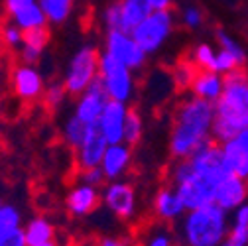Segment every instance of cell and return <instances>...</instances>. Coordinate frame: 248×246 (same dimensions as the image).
I'll return each mask as SVG.
<instances>
[{
    "instance_id": "cell-1",
    "label": "cell",
    "mask_w": 248,
    "mask_h": 246,
    "mask_svg": "<svg viewBox=\"0 0 248 246\" xmlns=\"http://www.w3.org/2000/svg\"><path fill=\"white\" fill-rule=\"evenodd\" d=\"M215 103L199 97H185L175 107L170 130V154L175 160H187L205 144L213 142Z\"/></svg>"
},
{
    "instance_id": "cell-2",
    "label": "cell",
    "mask_w": 248,
    "mask_h": 246,
    "mask_svg": "<svg viewBox=\"0 0 248 246\" xmlns=\"http://www.w3.org/2000/svg\"><path fill=\"white\" fill-rule=\"evenodd\" d=\"M248 128V75L238 69L225 75V91L215 103L213 140L227 142Z\"/></svg>"
},
{
    "instance_id": "cell-3",
    "label": "cell",
    "mask_w": 248,
    "mask_h": 246,
    "mask_svg": "<svg viewBox=\"0 0 248 246\" xmlns=\"http://www.w3.org/2000/svg\"><path fill=\"white\" fill-rule=\"evenodd\" d=\"M231 229V213L209 203L181 217L179 236L187 246H221Z\"/></svg>"
},
{
    "instance_id": "cell-4",
    "label": "cell",
    "mask_w": 248,
    "mask_h": 246,
    "mask_svg": "<svg viewBox=\"0 0 248 246\" xmlns=\"http://www.w3.org/2000/svg\"><path fill=\"white\" fill-rule=\"evenodd\" d=\"M168 177L187 211L213 203L217 187L193 173L189 160H175V164H171L168 171Z\"/></svg>"
},
{
    "instance_id": "cell-5",
    "label": "cell",
    "mask_w": 248,
    "mask_h": 246,
    "mask_svg": "<svg viewBox=\"0 0 248 246\" xmlns=\"http://www.w3.org/2000/svg\"><path fill=\"white\" fill-rule=\"evenodd\" d=\"M99 63H101V53L91 44L81 46L73 53V57L67 63L65 75H63V85L67 89L69 97L77 99L83 91L99 77Z\"/></svg>"
},
{
    "instance_id": "cell-6",
    "label": "cell",
    "mask_w": 248,
    "mask_h": 246,
    "mask_svg": "<svg viewBox=\"0 0 248 246\" xmlns=\"http://www.w3.org/2000/svg\"><path fill=\"white\" fill-rule=\"evenodd\" d=\"M173 28H175V16H173L171 8L152 10L138 26H134L130 30V34L142 46V49L148 55H152V53L160 51L168 44V40L173 34Z\"/></svg>"
},
{
    "instance_id": "cell-7",
    "label": "cell",
    "mask_w": 248,
    "mask_h": 246,
    "mask_svg": "<svg viewBox=\"0 0 248 246\" xmlns=\"http://www.w3.org/2000/svg\"><path fill=\"white\" fill-rule=\"evenodd\" d=\"M99 79L103 81L107 93L112 101H120L130 105L136 95V79L134 71L120 63L118 59L108 55L107 51L101 53V63H99Z\"/></svg>"
},
{
    "instance_id": "cell-8",
    "label": "cell",
    "mask_w": 248,
    "mask_h": 246,
    "mask_svg": "<svg viewBox=\"0 0 248 246\" xmlns=\"http://www.w3.org/2000/svg\"><path fill=\"white\" fill-rule=\"evenodd\" d=\"M103 205L120 221H132L138 215V195L130 181H107L103 187Z\"/></svg>"
},
{
    "instance_id": "cell-9",
    "label": "cell",
    "mask_w": 248,
    "mask_h": 246,
    "mask_svg": "<svg viewBox=\"0 0 248 246\" xmlns=\"http://www.w3.org/2000/svg\"><path fill=\"white\" fill-rule=\"evenodd\" d=\"M189 160V166L193 169V173L201 179H205L211 185H219L225 175H229V169L225 166L223 160V152H221V144L219 142H209L205 144L201 150H197Z\"/></svg>"
},
{
    "instance_id": "cell-10",
    "label": "cell",
    "mask_w": 248,
    "mask_h": 246,
    "mask_svg": "<svg viewBox=\"0 0 248 246\" xmlns=\"http://www.w3.org/2000/svg\"><path fill=\"white\" fill-rule=\"evenodd\" d=\"M105 51L118 59L120 63L130 67L132 71H140L148 61V53L142 49V46L134 40L130 32H107Z\"/></svg>"
},
{
    "instance_id": "cell-11",
    "label": "cell",
    "mask_w": 248,
    "mask_h": 246,
    "mask_svg": "<svg viewBox=\"0 0 248 246\" xmlns=\"http://www.w3.org/2000/svg\"><path fill=\"white\" fill-rule=\"evenodd\" d=\"M10 87H12V93L20 101L34 103L44 97V91L47 85L36 65L22 63L20 61V65H14L10 71Z\"/></svg>"
},
{
    "instance_id": "cell-12",
    "label": "cell",
    "mask_w": 248,
    "mask_h": 246,
    "mask_svg": "<svg viewBox=\"0 0 248 246\" xmlns=\"http://www.w3.org/2000/svg\"><path fill=\"white\" fill-rule=\"evenodd\" d=\"M108 101H110V97L107 93V89H105L103 81L97 77L77 97L73 112L85 122V124L95 126L99 122V118H101V114H103V110H105V107L108 105Z\"/></svg>"
},
{
    "instance_id": "cell-13",
    "label": "cell",
    "mask_w": 248,
    "mask_h": 246,
    "mask_svg": "<svg viewBox=\"0 0 248 246\" xmlns=\"http://www.w3.org/2000/svg\"><path fill=\"white\" fill-rule=\"evenodd\" d=\"M108 148V140L105 138V134L99 130V126H89L87 136L83 138L81 146L75 152V166L77 169H87V168H99L105 152Z\"/></svg>"
},
{
    "instance_id": "cell-14",
    "label": "cell",
    "mask_w": 248,
    "mask_h": 246,
    "mask_svg": "<svg viewBox=\"0 0 248 246\" xmlns=\"http://www.w3.org/2000/svg\"><path fill=\"white\" fill-rule=\"evenodd\" d=\"M101 203H103V193L99 191V187L89 185V183H81V181L69 189L65 197V207L69 215L77 219L93 215Z\"/></svg>"
},
{
    "instance_id": "cell-15",
    "label": "cell",
    "mask_w": 248,
    "mask_h": 246,
    "mask_svg": "<svg viewBox=\"0 0 248 246\" xmlns=\"http://www.w3.org/2000/svg\"><path fill=\"white\" fill-rule=\"evenodd\" d=\"M215 205H219L227 213H232L240 205L248 203V179H242L234 173L223 177V181L215 189Z\"/></svg>"
},
{
    "instance_id": "cell-16",
    "label": "cell",
    "mask_w": 248,
    "mask_h": 246,
    "mask_svg": "<svg viewBox=\"0 0 248 246\" xmlns=\"http://www.w3.org/2000/svg\"><path fill=\"white\" fill-rule=\"evenodd\" d=\"M221 152L229 173L248 179V128L238 132L234 138L221 142Z\"/></svg>"
},
{
    "instance_id": "cell-17",
    "label": "cell",
    "mask_w": 248,
    "mask_h": 246,
    "mask_svg": "<svg viewBox=\"0 0 248 246\" xmlns=\"http://www.w3.org/2000/svg\"><path fill=\"white\" fill-rule=\"evenodd\" d=\"M128 105L120 101H108L105 107L97 126L108 140V144H118L124 142V126H126V116H128Z\"/></svg>"
},
{
    "instance_id": "cell-18",
    "label": "cell",
    "mask_w": 248,
    "mask_h": 246,
    "mask_svg": "<svg viewBox=\"0 0 248 246\" xmlns=\"http://www.w3.org/2000/svg\"><path fill=\"white\" fill-rule=\"evenodd\" d=\"M152 213L154 217L158 221H164V223H175V221H181V217L187 209H185L179 193L175 191V187L171 185H164L156 191L152 199Z\"/></svg>"
},
{
    "instance_id": "cell-19",
    "label": "cell",
    "mask_w": 248,
    "mask_h": 246,
    "mask_svg": "<svg viewBox=\"0 0 248 246\" xmlns=\"http://www.w3.org/2000/svg\"><path fill=\"white\" fill-rule=\"evenodd\" d=\"M132 146L126 142H118V144H108L105 158L101 162V169L107 177V181H116L122 179L132 168Z\"/></svg>"
},
{
    "instance_id": "cell-20",
    "label": "cell",
    "mask_w": 248,
    "mask_h": 246,
    "mask_svg": "<svg viewBox=\"0 0 248 246\" xmlns=\"http://www.w3.org/2000/svg\"><path fill=\"white\" fill-rule=\"evenodd\" d=\"M189 91L193 97H199L209 103H217L225 91V75L211 69H199Z\"/></svg>"
},
{
    "instance_id": "cell-21",
    "label": "cell",
    "mask_w": 248,
    "mask_h": 246,
    "mask_svg": "<svg viewBox=\"0 0 248 246\" xmlns=\"http://www.w3.org/2000/svg\"><path fill=\"white\" fill-rule=\"evenodd\" d=\"M49 30L47 28H38V30H30V32L24 34V42L18 47L20 51V61L22 63H30L36 65L42 59L47 44H49Z\"/></svg>"
},
{
    "instance_id": "cell-22",
    "label": "cell",
    "mask_w": 248,
    "mask_h": 246,
    "mask_svg": "<svg viewBox=\"0 0 248 246\" xmlns=\"http://www.w3.org/2000/svg\"><path fill=\"white\" fill-rule=\"evenodd\" d=\"M221 246H248V203L231 213V229Z\"/></svg>"
},
{
    "instance_id": "cell-23",
    "label": "cell",
    "mask_w": 248,
    "mask_h": 246,
    "mask_svg": "<svg viewBox=\"0 0 248 246\" xmlns=\"http://www.w3.org/2000/svg\"><path fill=\"white\" fill-rule=\"evenodd\" d=\"M10 20L14 24H18L24 30V32H30V30H38V28H47V24H49L47 22V16H46V12H44V8H42L40 2L14 12L10 16Z\"/></svg>"
},
{
    "instance_id": "cell-24",
    "label": "cell",
    "mask_w": 248,
    "mask_h": 246,
    "mask_svg": "<svg viewBox=\"0 0 248 246\" xmlns=\"http://www.w3.org/2000/svg\"><path fill=\"white\" fill-rule=\"evenodd\" d=\"M24 232H26L28 244H38V242L55 240V227L46 217H34V219H30L24 225Z\"/></svg>"
},
{
    "instance_id": "cell-25",
    "label": "cell",
    "mask_w": 248,
    "mask_h": 246,
    "mask_svg": "<svg viewBox=\"0 0 248 246\" xmlns=\"http://www.w3.org/2000/svg\"><path fill=\"white\" fill-rule=\"evenodd\" d=\"M173 244L175 238L170 229V223L164 221L150 225L140 236V246H173Z\"/></svg>"
},
{
    "instance_id": "cell-26",
    "label": "cell",
    "mask_w": 248,
    "mask_h": 246,
    "mask_svg": "<svg viewBox=\"0 0 248 246\" xmlns=\"http://www.w3.org/2000/svg\"><path fill=\"white\" fill-rule=\"evenodd\" d=\"M87 130H89V124H85V122L73 112L71 116L65 118L63 126H61V138H63V142L71 150H77L81 146L83 138L87 136Z\"/></svg>"
},
{
    "instance_id": "cell-27",
    "label": "cell",
    "mask_w": 248,
    "mask_h": 246,
    "mask_svg": "<svg viewBox=\"0 0 248 246\" xmlns=\"http://www.w3.org/2000/svg\"><path fill=\"white\" fill-rule=\"evenodd\" d=\"M40 4L47 16V22L53 26H59L69 20L75 0H40Z\"/></svg>"
},
{
    "instance_id": "cell-28",
    "label": "cell",
    "mask_w": 248,
    "mask_h": 246,
    "mask_svg": "<svg viewBox=\"0 0 248 246\" xmlns=\"http://www.w3.org/2000/svg\"><path fill=\"white\" fill-rule=\"evenodd\" d=\"M120 4H122L124 22H126L128 30H132L134 26H138L154 10L148 0H120Z\"/></svg>"
},
{
    "instance_id": "cell-29",
    "label": "cell",
    "mask_w": 248,
    "mask_h": 246,
    "mask_svg": "<svg viewBox=\"0 0 248 246\" xmlns=\"http://www.w3.org/2000/svg\"><path fill=\"white\" fill-rule=\"evenodd\" d=\"M199 67L193 63V61L187 57V59H181L175 63L173 71H171V81L177 89H191V83L197 75Z\"/></svg>"
},
{
    "instance_id": "cell-30",
    "label": "cell",
    "mask_w": 248,
    "mask_h": 246,
    "mask_svg": "<svg viewBox=\"0 0 248 246\" xmlns=\"http://www.w3.org/2000/svg\"><path fill=\"white\" fill-rule=\"evenodd\" d=\"M103 26L107 32H130L126 22H124V14H122V4L120 0L110 2L105 10H103Z\"/></svg>"
},
{
    "instance_id": "cell-31",
    "label": "cell",
    "mask_w": 248,
    "mask_h": 246,
    "mask_svg": "<svg viewBox=\"0 0 248 246\" xmlns=\"http://www.w3.org/2000/svg\"><path fill=\"white\" fill-rule=\"evenodd\" d=\"M189 59L199 67V69H211L215 71V63H217V47L203 42L197 44L191 51H189Z\"/></svg>"
},
{
    "instance_id": "cell-32",
    "label": "cell",
    "mask_w": 248,
    "mask_h": 246,
    "mask_svg": "<svg viewBox=\"0 0 248 246\" xmlns=\"http://www.w3.org/2000/svg\"><path fill=\"white\" fill-rule=\"evenodd\" d=\"M144 136V118L140 114V110L136 108H128V116H126V126H124V142L136 146Z\"/></svg>"
},
{
    "instance_id": "cell-33",
    "label": "cell",
    "mask_w": 248,
    "mask_h": 246,
    "mask_svg": "<svg viewBox=\"0 0 248 246\" xmlns=\"http://www.w3.org/2000/svg\"><path fill=\"white\" fill-rule=\"evenodd\" d=\"M67 95H69V93H67L63 81H61V83H49V85L46 87V91H44L42 101H44L46 108L55 110V108H59L61 105L65 103V97H67Z\"/></svg>"
},
{
    "instance_id": "cell-34",
    "label": "cell",
    "mask_w": 248,
    "mask_h": 246,
    "mask_svg": "<svg viewBox=\"0 0 248 246\" xmlns=\"http://www.w3.org/2000/svg\"><path fill=\"white\" fill-rule=\"evenodd\" d=\"M18 227H22V211L12 203H4L0 207V231H10Z\"/></svg>"
},
{
    "instance_id": "cell-35",
    "label": "cell",
    "mask_w": 248,
    "mask_h": 246,
    "mask_svg": "<svg viewBox=\"0 0 248 246\" xmlns=\"http://www.w3.org/2000/svg\"><path fill=\"white\" fill-rule=\"evenodd\" d=\"M24 34H26L24 30H22L18 24H14L12 20L0 28V40H2V44H4L6 47H10V49H18V47L22 46Z\"/></svg>"
},
{
    "instance_id": "cell-36",
    "label": "cell",
    "mask_w": 248,
    "mask_h": 246,
    "mask_svg": "<svg viewBox=\"0 0 248 246\" xmlns=\"http://www.w3.org/2000/svg\"><path fill=\"white\" fill-rule=\"evenodd\" d=\"M215 38H217V47H221V49H227V51H232V53H236V55H246V51H244V47L240 46V42L236 40V38H232L227 30H223V28H219L215 32Z\"/></svg>"
},
{
    "instance_id": "cell-37",
    "label": "cell",
    "mask_w": 248,
    "mask_h": 246,
    "mask_svg": "<svg viewBox=\"0 0 248 246\" xmlns=\"http://www.w3.org/2000/svg\"><path fill=\"white\" fill-rule=\"evenodd\" d=\"M179 20H181V24H183L185 28L197 30V28L203 26V22H205V14H203V10H201L199 6H185V8L181 10Z\"/></svg>"
},
{
    "instance_id": "cell-38",
    "label": "cell",
    "mask_w": 248,
    "mask_h": 246,
    "mask_svg": "<svg viewBox=\"0 0 248 246\" xmlns=\"http://www.w3.org/2000/svg\"><path fill=\"white\" fill-rule=\"evenodd\" d=\"M0 246H28L24 227L10 229V231H0Z\"/></svg>"
},
{
    "instance_id": "cell-39",
    "label": "cell",
    "mask_w": 248,
    "mask_h": 246,
    "mask_svg": "<svg viewBox=\"0 0 248 246\" xmlns=\"http://www.w3.org/2000/svg\"><path fill=\"white\" fill-rule=\"evenodd\" d=\"M79 181L81 183H89V185H95V187H101L103 183L107 181L101 166L99 168H87V169H79Z\"/></svg>"
},
{
    "instance_id": "cell-40",
    "label": "cell",
    "mask_w": 248,
    "mask_h": 246,
    "mask_svg": "<svg viewBox=\"0 0 248 246\" xmlns=\"http://www.w3.org/2000/svg\"><path fill=\"white\" fill-rule=\"evenodd\" d=\"M93 246H128V240L122 236H112V234H105L93 240Z\"/></svg>"
},
{
    "instance_id": "cell-41",
    "label": "cell",
    "mask_w": 248,
    "mask_h": 246,
    "mask_svg": "<svg viewBox=\"0 0 248 246\" xmlns=\"http://www.w3.org/2000/svg\"><path fill=\"white\" fill-rule=\"evenodd\" d=\"M36 2H40V0H4V8H6L8 16H12L14 12H18L26 6H32Z\"/></svg>"
},
{
    "instance_id": "cell-42",
    "label": "cell",
    "mask_w": 248,
    "mask_h": 246,
    "mask_svg": "<svg viewBox=\"0 0 248 246\" xmlns=\"http://www.w3.org/2000/svg\"><path fill=\"white\" fill-rule=\"evenodd\" d=\"M148 2L152 4L154 10H168V8H171L173 0H148Z\"/></svg>"
},
{
    "instance_id": "cell-43",
    "label": "cell",
    "mask_w": 248,
    "mask_h": 246,
    "mask_svg": "<svg viewBox=\"0 0 248 246\" xmlns=\"http://www.w3.org/2000/svg\"><path fill=\"white\" fill-rule=\"evenodd\" d=\"M28 246H59L55 240H47V242H38V244H28Z\"/></svg>"
},
{
    "instance_id": "cell-44",
    "label": "cell",
    "mask_w": 248,
    "mask_h": 246,
    "mask_svg": "<svg viewBox=\"0 0 248 246\" xmlns=\"http://www.w3.org/2000/svg\"><path fill=\"white\" fill-rule=\"evenodd\" d=\"M81 246H93V240H87V242H81Z\"/></svg>"
},
{
    "instance_id": "cell-45",
    "label": "cell",
    "mask_w": 248,
    "mask_h": 246,
    "mask_svg": "<svg viewBox=\"0 0 248 246\" xmlns=\"http://www.w3.org/2000/svg\"><path fill=\"white\" fill-rule=\"evenodd\" d=\"M173 246H187V244H185V242H183V240H181V242H175V244H173Z\"/></svg>"
},
{
    "instance_id": "cell-46",
    "label": "cell",
    "mask_w": 248,
    "mask_h": 246,
    "mask_svg": "<svg viewBox=\"0 0 248 246\" xmlns=\"http://www.w3.org/2000/svg\"><path fill=\"white\" fill-rule=\"evenodd\" d=\"M2 205H4V203H2V199H0V207H2Z\"/></svg>"
}]
</instances>
